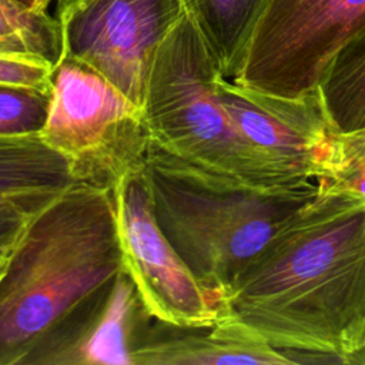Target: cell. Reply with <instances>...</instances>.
I'll return each mask as SVG.
<instances>
[{
  "instance_id": "1",
  "label": "cell",
  "mask_w": 365,
  "mask_h": 365,
  "mask_svg": "<svg viewBox=\"0 0 365 365\" xmlns=\"http://www.w3.org/2000/svg\"><path fill=\"white\" fill-rule=\"evenodd\" d=\"M317 184L241 272L228 308L294 364L365 365V191Z\"/></svg>"
},
{
  "instance_id": "2",
  "label": "cell",
  "mask_w": 365,
  "mask_h": 365,
  "mask_svg": "<svg viewBox=\"0 0 365 365\" xmlns=\"http://www.w3.org/2000/svg\"><path fill=\"white\" fill-rule=\"evenodd\" d=\"M123 271L111 191L74 182L50 200L0 274V365H56Z\"/></svg>"
},
{
  "instance_id": "3",
  "label": "cell",
  "mask_w": 365,
  "mask_h": 365,
  "mask_svg": "<svg viewBox=\"0 0 365 365\" xmlns=\"http://www.w3.org/2000/svg\"><path fill=\"white\" fill-rule=\"evenodd\" d=\"M222 76L187 13L157 47L147 76L143 115L150 141L234 190L275 192L298 188L235 127L222 107Z\"/></svg>"
},
{
  "instance_id": "4",
  "label": "cell",
  "mask_w": 365,
  "mask_h": 365,
  "mask_svg": "<svg viewBox=\"0 0 365 365\" xmlns=\"http://www.w3.org/2000/svg\"><path fill=\"white\" fill-rule=\"evenodd\" d=\"M143 177L155 221L194 277L228 295L272 234L318 188L262 192L230 188L150 141Z\"/></svg>"
},
{
  "instance_id": "5",
  "label": "cell",
  "mask_w": 365,
  "mask_h": 365,
  "mask_svg": "<svg viewBox=\"0 0 365 365\" xmlns=\"http://www.w3.org/2000/svg\"><path fill=\"white\" fill-rule=\"evenodd\" d=\"M41 141L68 164L77 182L114 191L141 171L150 145L143 108L87 66L63 57L53 71Z\"/></svg>"
},
{
  "instance_id": "6",
  "label": "cell",
  "mask_w": 365,
  "mask_h": 365,
  "mask_svg": "<svg viewBox=\"0 0 365 365\" xmlns=\"http://www.w3.org/2000/svg\"><path fill=\"white\" fill-rule=\"evenodd\" d=\"M364 30L365 0H267L231 80L285 98L315 93Z\"/></svg>"
},
{
  "instance_id": "7",
  "label": "cell",
  "mask_w": 365,
  "mask_h": 365,
  "mask_svg": "<svg viewBox=\"0 0 365 365\" xmlns=\"http://www.w3.org/2000/svg\"><path fill=\"white\" fill-rule=\"evenodd\" d=\"M184 13L182 0H58L63 57L98 73L143 108L154 53Z\"/></svg>"
},
{
  "instance_id": "8",
  "label": "cell",
  "mask_w": 365,
  "mask_h": 365,
  "mask_svg": "<svg viewBox=\"0 0 365 365\" xmlns=\"http://www.w3.org/2000/svg\"><path fill=\"white\" fill-rule=\"evenodd\" d=\"M113 195L124 271L150 317L185 328L220 321L228 302L194 277L158 227L143 170L125 174Z\"/></svg>"
},
{
  "instance_id": "9",
  "label": "cell",
  "mask_w": 365,
  "mask_h": 365,
  "mask_svg": "<svg viewBox=\"0 0 365 365\" xmlns=\"http://www.w3.org/2000/svg\"><path fill=\"white\" fill-rule=\"evenodd\" d=\"M218 97L235 127L288 178L334 180L335 131L318 91L285 98L242 87L221 76Z\"/></svg>"
},
{
  "instance_id": "10",
  "label": "cell",
  "mask_w": 365,
  "mask_h": 365,
  "mask_svg": "<svg viewBox=\"0 0 365 365\" xmlns=\"http://www.w3.org/2000/svg\"><path fill=\"white\" fill-rule=\"evenodd\" d=\"M133 354L131 365H289L230 309L211 327L185 328L154 319Z\"/></svg>"
},
{
  "instance_id": "11",
  "label": "cell",
  "mask_w": 365,
  "mask_h": 365,
  "mask_svg": "<svg viewBox=\"0 0 365 365\" xmlns=\"http://www.w3.org/2000/svg\"><path fill=\"white\" fill-rule=\"evenodd\" d=\"M151 319L134 282L123 271L108 298L86 321L56 365H131Z\"/></svg>"
},
{
  "instance_id": "12",
  "label": "cell",
  "mask_w": 365,
  "mask_h": 365,
  "mask_svg": "<svg viewBox=\"0 0 365 365\" xmlns=\"http://www.w3.org/2000/svg\"><path fill=\"white\" fill-rule=\"evenodd\" d=\"M74 182L67 161L38 134L0 135V204L36 212Z\"/></svg>"
},
{
  "instance_id": "13",
  "label": "cell",
  "mask_w": 365,
  "mask_h": 365,
  "mask_svg": "<svg viewBox=\"0 0 365 365\" xmlns=\"http://www.w3.org/2000/svg\"><path fill=\"white\" fill-rule=\"evenodd\" d=\"M265 3L267 0H182L185 13L202 34L225 78L231 80L237 73Z\"/></svg>"
},
{
  "instance_id": "14",
  "label": "cell",
  "mask_w": 365,
  "mask_h": 365,
  "mask_svg": "<svg viewBox=\"0 0 365 365\" xmlns=\"http://www.w3.org/2000/svg\"><path fill=\"white\" fill-rule=\"evenodd\" d=\"M317 91L335 133L365 128V30L335 56Z\"/></svg>"
},
{
  "instance_id": "15",
  "label": "cell",
  "mask_w": 365,
  "mask_h": 365,
  "mask_svg": "<svg viewBox=\"0 0 365 365\" xmlns=\"http://www.w3.org/2000/svg\"><path fill=\"white\" fill-rule=\"evenodd\" d=\"M0 54L33 57L56 67L63 60L57 19L16 0H0Z\"/></svg>"
},
{
  "instance_id": "16",
  "label": "cell",
  "mask_w": 365,
  "mask_h": 365,
  "mask_svg": "<svg viewBox=\"0 0 365 365\" xmlns=\"http://www.w3.org/2000/svg\"><path fill=\"white\" fill-rule=\"evenodd\" d=\"M50 94L0 84V135L37 134L47 117Z\"/></svg>"
},
{
  "instance_id": "17",
  "label": "cell",
  "mask_w": 365,
  "mask_h": 365,
  "mask_svg": "<svg viewBox=\"0 0 365 365\" xmlns=\"http://www.w3.org/2000/svg\"><path fill=\"white\" fill-rule=\"evenodd\" d=\"M54 67L43 60L0 54V84L51 94Z\"/></svg>"
},
{
  "instance_id": "18",
  "label": "cell",
  "mask_w": 365,
  "mask_h": 365,
  "mask_svg": "<svg viewBox=\"0 0 365 365\" xmlns=\"http://www.w3.org/2000/svg\"><path fill=\"white\" fill-rule=\"evenodd\" d=\"M334 180L352 184L365 174V128L338 134L334 145Z\"/></svg>"
},
{
  "instance_id": "19",
  "label": "cell",
  "mask_w": 365,
  "mask_h": 365,
  "mask_svg": "<svg viewBox=\"0 0 365 365\" xmlns=\"http://www.w3.org/2000/svg\"><path fill=\"white\" fill-rule=\"evenodd\" d=\"M31 214L11 204H0V258L9 254Z\"/></svg>"
},
{
  "instance_id": "20",
  "label": "cell",
  "mask_w": 365,
  "mask_h": 365,
  "mask_svg": "<svg viewBox=\"0 0 365 365\" xmlns=\"http://www.w3.org/2000/svg\"><path fill=\"white\" fill-rule=\"evenodd\" d=\"M16 1H19L20 4L31 10H46V7L51 0H16Z\"/></svg>"
},
{
  "instance_id": "21",
  "label": "cell",
  "mask_w": 365,
  "mask_h": 365,
  "mask_svg": "<svg viewBox=\"0 0 365 365\" xmlns=\"http://www.w3.org/2000/svg\"><path fill=\"white\" fill-rule=\"evenodd\" d=\"M6 257H7V255H6ZM6 257L0 258V274H1V271H3V267H4V262H6Z\"/></svg>"
}]
</instances>
